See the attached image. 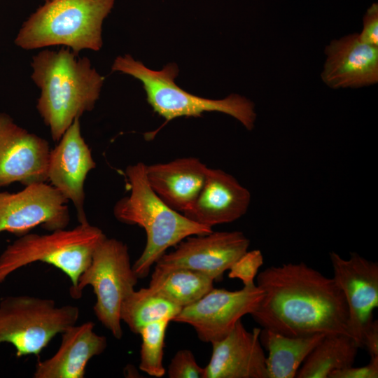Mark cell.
Instances as JSON below:
<instances>
[{
    "instance_id": "obj_1",
    "label": "cell",
    "mask_w": 378,
    "mask_h": 378,
    "mask_svg": "<svg viewBox=\"0 0 378 378\" xmlns=\"http://www.w3.org/2000/svg\"><path fill=\"white\" fill-rule=\"evenodd\" d=\"M256 276L264 295L251 315L262 328L289 337L350 336L346 302L333 278L303 262L271 266Z\"/></svg>"
},
{
    "instance_id": "obj_2",
    "label": "cell",
    "mask_w": 378,
    "mask_h": 378,
    "mask_svg": "<svg viewBox=\"0 0 378 378\" xmlns=\"http://www.w3.org/2000/svg\"><path fill=\"white\" fill-rule=\"evenodd\" d=\"M31 66V79L41 90L36 108L58 141L76 118L94 108L105 78L88 57L69 48L43 50L33 57Z\"/></svg>"
},
{
    "instance_id": "obj_3",
    "label": "cell",
    "mask_w": 378,
    "mask_h": 378,
    "mask_svg": "<svg viewBox=\"0 0 378 378\" xmlns=\"http://www.w3.org/2000/svg\"><path fill=\"white\" fill-rule=\"evenodd\" d=\"M125 174L130 193L115 203L113 214L118 221L139 225L146 232V246L132 265L138 278L142 279L148 275L151 267L169 248L190 236L213 230L190 220L163 202L148 184L144 163L128 166Z\"/></svg>"
},
{
    "instance_id": "obj_4",
    "label": "cell",
    "mask_w": 378,
    "mask_h": 378,
    "mask_svg": "<svg viewBox=\"0 0 378 378\" xmlns=\"http://www.w3.org/2000/svg\"><path fill=\"white\" fill-rule=\"evenodd\" d=\"M115 0H50L24 22L15 44L24 50L64 46L76 54L98 51L102 24Z\"/></svg>"
},
{
    "instance_id": "obj_5",
    "label": "cell",
    "mask_w": 378,
    "mask_h": 378,
    "mask_svg": "<svg viewBox=\"0 0 378 378\" xmlns=\"http://www.w3.org/2000/svg\"><path fill=\"white\" fill-rule=\"evenodd\" d=\"M112 71H120L139 80L143 85L146 99L153 111L166 122L180 117H200L204 112H220L236 118L248 130H252L256 118L254 104L249 99L232 94L223 99H209L195 96L175 83L178 66L165 65L154 71L130 55L117 57Z\"/></svg>"
},
{
    "instance_id": "obj_6",
    "label": "cell",
    "mask_w": 378,
    "mask_h": 378,
    "mask_svg": "<svg viewBox=\"0 0 378 378\" xmlns=\"http://www.w3.org/2000/svg\"><path fill=\"white\" fill-rule=\"evenodd\" d=\"M106 237L88 222L48 234L27 233L6 246L0 255V284L13 272L36 262L51 265L71 281L73 298L80 276L88 267L97 246Z\"/></svg>"
},
{
    "instance_id": "obj_7",
    "label": "cell",
    "mask_w": 378,
    "mask_h": 378,
    "mask_svg": "<svg viewBox=\"0 0 378 378\" xmlns=\"http://www.w3.org/2000/svg\"><path fill=\"white\" fill-rule=\"evenodd\" d=\"M78 307H58L55 300L27 295L0 300V344L9 343L20 358L38 356L58 334L76 324Z\"/></svg>"
},
{
    "instance_id": "obj_8",
    "label": "cell",
    "mask_w": 378,
    "mask_h": 378,
    "mask_svg": "<svg viewBox=\"0 0 378 378\" xmlns=\"http://www.w3.org/2000/svg\"><path fill=\"white\" fill-rule=\"evenodd\" d=\"M138 279L130 262L127 246L118 239L106 237L80 276L73 298H81L83 289L90 286L96 297L94 315L115 338L120 340L123 335L121 305L134 290Z\"/></svg>"
},
{
    "instance_id": "obj_9",
    "label": "cell",
    "mask_w": 378,
    "mask_h": 378,
    "mask_svg": "<svg viewBox=\"0 0 378 378\" xmlns=\"http://www.w3.org/2000/svg\"><path fill=\"white\" fill-rule=\"evenodd\" d=\"M263 295V290L255 284L238 290L213 288L183 308L172 321L190 325L201 341L211 344L228 335L242 316L251 314Z\"/></svg>"
},
{
    "instance_id": "obj_10",
    "label": "cell",
    "mask_w": 378,
    "mask_h": 378,
    "mask_svg": "<svg viewBox=\"0 0 378 378\" xmlns=\"http://www.w3.org/2000/svg\"><path fill=\"white\" fill-rule=\"evenodd\" d=\"M68 200L52 186L36 183L20 192H0V234L18 237L36 226L52 232L64 229L70 221Z\"/></svg>"
},
{
    "instance_id": "obj_11",
    "label": "cell",
    "mask_w": 378,
    "mask_h": 378,
    "mask_svg": "<svg viewBox=\"0 0 378 378\" xmlns=\"http://www.w3.org/2000/svg\"><path fill=\"white\" fill-rule=\"evenodd\" d=\"M249 244L250 240L240 231H212L190 236L178 243L174 251L162 255L154 270L187 268L220 281L225 272L248 251Z\"/></svg>"
},
{
    "instance_id": "obj_12",
    "label": "cell",
    "mask_w": 378,
    "mask_h": 378,
    "mask_svg": "<svg viewBox=\"0 0 378 378\" xmlns=\"http://www.w3.org/2000/svg\"><path fill=\"white\" fill-rule=\"evenodd\" d=\"M333 279L342 290L348 307V330L359 348L378 307V264L356 252L348 259L329 253Z\"/></svg>"
},
{
    "instance_id": "obj_13",
    "label": "cell",
    "mask_w": 378,
    "mask_h": 378,
    "mask_svg": "<svg viewBox=\"0 0 378 378\" xmlns=\"http://www.w3.org/2000/svg\"><path fill=\"white\" fill-rule=\"evenodd\" d=\"M48 142L0 112V187L48 181Z\"/></svg>"
},
{
    "instance_id": "obj_14",
    "label": "cell",
    "mask_w": 378,
    "mask_h": 378,
    "mask_svg": "<svg viewBox=\"0 0 378 378\" xmlns=\"http://www.w3.org/2000/svg\"><path fill=\"white\" fill-rule=\"evenodd\" d=\"M49 155L47 178L68 201L72 202L79 223H87L84 211V183L96 163L76 118Z\"/></svg>"
},
{
    "instance_id": "obj_15",
    "label": "cell",
    "mask_w": 378,
    "mask_h": 378,
    "mask_svg": "<svg viewBox=\"0 0 378 378\" xmlns=\"http://www.w3.org/2000/svg\"><path fill=\"white\" fill-rule=\"evenodd\" d=\"M260 330L248 331L239 320L224 338L211 343L204 378H268Z\"/></svg>"
},
{
    "instance_id": "obj_16",
    "label": "cell",
    "mask_w": 378,
    "mask_h": 378,
    "mask_svg": "<svg viewBox=\"0 0 378 378\" xmlns=\"http://www.w3.org/2000/svg\"><path fill=\"white\" fill-rule=\"evenodd\" d=\"M251 198L248 190L233 176L220 169L209 168L200 192L183 214L198 224L212 228L243 216Z\"/></svg>"
},
{
    "instance_id": "obj_17",
    "label": "cell",
    "mask_w": 378,
    "mask_h": 378,
    "mask_svg": "<svg viewBox=\"0 0 378 378\" xmlns=\"http://www.w3.org/2000/svg\"><path fill=\"white\" fill-rule=\"evenodd\" d=\"M323 82L335 89L360 88L378 81V47L361 42L358 34L334 40L326 46Z\"/></svg>"
},
{
    "instance_id": "obj_18",
    "label": "cell",
    "mask_w": 378,
    "mask_h": 378,
    "mask_svg": "<svg viewBox=\"0 0 378 378\" xmlns=\"http://www.w3.org/2000/svg\"><path fill=\"white\" fill-rule=\"evenodd\" d=\"M94 323L74 324L61 333L60 346L49 358L38 360L34 378H83L89 361L102 354L107 340L94 332Z\"/></svg>"
},
{
    "instance_id": "obj_19",
    "label": "cell",
    "mask_w": 378,
    "mask_h": 378,
    "mask_svg": "<svg viewBox=\"0 0 378 378\" xmlns=\"http://www.w3.org/2000/svg\"><path fill=\"white\" fill-rule=\"evenodd\" d=\"M208 169L198 158H181L146 165V177L158 196L169 206L183 214L200 192Z\"/></svg>"
},
{
    "instance_id": "obj_20",
    "label": "cell",
    "mask_w": 378,
    "mask_h": 378,
    "mask_svg": "<svg viewBox=\"0 0 378 378\" xmlns=\"http://www.w3.org/2000/svg\"><path fill=\"white\" fill-rule=\"evenodd\" d=\"M326 335L289 337L261 329L260 340L268 351L266 357L268 378L295 377L300 366Z\"/></svg>"
},
{
    "instance_id": "obj_21",
    "label": "cell",
    "mask_w": 378,
    "mask_h": 378,
    "mask_svg": "<svg viewBox=\"0 0 378 378\" xmlns=\"http://www.w3.org/2000/svg\"><path fill=\"white\" fill-rule=\"evenodd\" d=\"M358 349L347 335H327L307 357L295 377L329 378L332 372L354 365Z\"/></svg>"
},
{
    "instance_id": "obj_22",
    "label": "cell",
    "mask_w": 378,
    "mask_h": 378,
    "mask_svg": "<svg viewBox=\"0 0 378 378\" xmlns=\"http://www.w3.org/2000/svg\"><path fill=\"white\" fill-rule=\"evenodd\" d=\"M209 276L190 269L153 271L148 287L182 309L206 295L214 288Z\"/></svg>"
},
{
    "instance_id": "obj_23",
    "label": "cell",
    "mask_w": 378,
    "mask_h": 378,
    "mask_svg": "<svg viewBox=\"0 0 378 378\" xmlns=\"http://www.w3.org/2000/svg\"><path fill=\"white\" fill-rule=\"evenodd\" d=\"M181 309L153 289L142 288L134 290L123 301L120 319L132 332L139 334L142 328L151 323L173 321Z\"/></svg>"
},
{
    "instance_id": "obj_24",
    "label": "cell",
    "mask_w": 378,
    "mask_h": 378,
    "mask_svg": "<svg viewBox=\"0 0 378 378\" xmlns=\"http://www.w3.org/2000/svg\"><path fill=\"white\" fill-rule=\"evenodd\" d=\"M169 320H161L146 325L139 334L141 337L139 368L147 374L162 377L165 374L163 365L164 338Z\"/></svg>"
},
{
    "instance_id": "obj_25",
    "label": "cell",
    "mask_w": 378,
    "mask_h": 378,
    "mask_svg": "<svg viewBox=\"0 0 378 378\" xmlns=\"http://www.w3.org/2000/svg\"><path fill=\"white\" fill-rule=\"evenodd\" d=\"M263 261L260 250L247 251L231 265L228 277L241 280L244 286L254 284V279Z\"/></svg>"
},
{
    "instance_id": "obj_26",
    "label": "cell",
    "mask_w": 378,
    "mask_h": 378,
    "mask_svg": "<svg viewBox=\"0 0 378 378\" xmlns=\"http://www.w3.org/2000/svg\"><path fill=\"white\" fill-rule=\"evenodd\" d=\"M167 374L169 378H204L205 369L198 365L190 350L181 349L172 358Z\"/></svg>"
},
{
    "instance_id": "obj_27",
    "label": "cell",
    "mask_w": 378,
    "mask_h": 378,
    "mask_svg": "<svg viewBox=\"0 0 378 378\" xmlns=\"http://www.w3.org/2000/svg\"><path fill=\"white\" fill-rule=\"evenodd\" d=\"M360 41L378 47V4L373 3L363 17V27L358 34Z\"/></svg>"
},
{
    "instance_id": "obj_28",
    "label": "cell",
    "mask_w": 378,
    "mask_h": 378,
    "mask_svg": "<svg viewBox=\"0 0 378 378\" xmlns=\"http://www.w3.org/2000/svg\"><path fill=\"white\" fill-rule=\"evenodd\" d=\"M378 356L370 357V362L365 366L354 365L332 372L329 378H377Z\"/></svg>"
},
{
    "instance_id": "obj_29",
    "label": "cell",
    "mask_w": 378,
    "mask_h": 378,
    "mask_svg": "<svg viewBox=\"0 0 378 378\" xmlns=\"http://www.w3.org/2000/svg\"><path fill=\"white\" fill-rule=\"evenodd\" d=\"M362 347L366 348L370 357L378 356V321L373 320L363 340Z\"/></svg>"
},
{
    "instance_id": "obj_30",
    "label": "cell",
    "mask_w": 378,
    "mask_h": 378,
    "mask_svg": "<svg viewBox=\"0 0 378 378\" xmlns=\"http://www.w3.org/2000/svg\"><path fill=\"white\" fill-rule=\"evenodd\" d=\"M45 1H50V0H44Z\"/></svg>"
}]
</instances>
